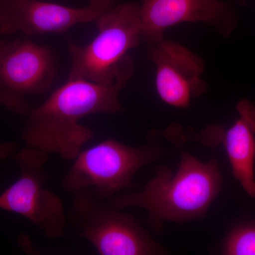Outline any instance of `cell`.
Returning a JSON list of instances; mask_svg holds the SVG:
<instances>
[{"instance_id":"cell-1","label":"cell","mask_w":255,"mask_h":255,"mask_svg":"<svg viewBox=\"0 0 255 255\" xmlns=\"http://www.w3.org/2000/svg\"><path fill=\"white\" fill-rule=\"evenodd\" d=\"M133 71V60L127 55L117 64L115 82L110 86L68 79L42 105L31 109L21 140L26 147L73 160L95 136L93 130L80 121L92 114L123 112L119 95Z\"/></svg>"},{"instance_id":"cell-2","label":"cell","mask_w":255,"mask_h":255,"mask_svg":"<svg viewBox=\"0 0 255 255\" xmlns=\"http://www.w3.org/2000/svg\"><path fill=\"white\" fill-rule=\"evenodd\" d=\"M165 136L180 152L177 172L160 166L141 190L110 199L117 209L145 210L147 222L157 232L166 222L185 223L204 218L223 187L216 156L203 162L184 150L185 137L176 126L167 129Z\"/></svg>"},{"instance_id":"cell-3","label":"cell","mask_w":255,"mask_h":255,"mask_svg":"<svg viewBox=\"0 0 255 255\" xmlns=\"http://www.w3.org/2000/svg\"><path fill=\"white\" fill-rule=\"evenodd\" d=\"M95 22L97 34L88 44L68 41L71 62L68 79L110 86L115 82L117 64L142 41L140 4H116Z\"/></svg>"},{"instance_id":"cell-4","label":"cell","mask_w":255,"mask_h":255,"mask_svg":"<svg viewBox=\"0 0 255 255\" xmlns=\"http://www.w3.org/2000/svg\"><path fill=\"white\" fill-rule=\"evenodd\" d=\"M164 154V149L153 140L130 146L107 139L81 150L63 177L62 186L72 194L89 189L98 197L110 200L131 187L137 172Z\"/></svg>"},{"instance_id":"cell-5","label":"cell","mask_w":255,"mask_h":255,"mask_svg":"<svg viewBox=\"0 0 255 255\" xmlns=\"http://www.w3.org/2000/svg\"><path fill=\"white\" fill-rule=\"evenodd\" d=\"M69 219L78 236L100 255L165 254L135 217L122 212L90 189L75 193Z\"/></svg>"},{"instance_id":"cell-6","label":"cell","mask_w":255,"mask_h":255,"mask_svg":"<svg viewBox=\"0 0 255 255\" xmlns=\"http://www.w3.org/2000/svg\"><path fill=\"white\" fill-rule=\"evenodd\" d=\"M11 157L19 177L0 194V209L23 216L49 239L63 238L67 224L63 201L46 187L48 154L25 146Z\"/></svg>"},{"instance_id":"cell-7","label":"cell","mask_w":255,"mask_h":255,"mask_svg":"<svg viewBox=\"0 0 255 255\" xmlns=\"http://www.w3.org/2000/svg\"><path fill=\"white\" fill-rule=\"evenodd\" d=\"M57 72L56 58L50 46L18 38L0 66V105L17 115L27 116L31 110L29 97L49 91Z\"/></svg>"},{"instance_id":"cell-8","label":"cell","mask_w":255,"mask_h":255,"mask_svg":"<svg viewBox=\"0 0 255 255\" xmlns=\"http://www.w3.org/2000/svg\"><path fill=\"white\" fill-rule=\"evenodd\" d=\"M116 4L117 0H90L85 6L73 7L41 0H0V34H61L76 25L95 22Z\"/></svg>"},{"instance_id":"cell-9","label":"cell","mask_w":255,"mask_h":255,"mask_svg":"<svg viewBox=\"0 0 255 255\" xmlns=\"http://www.w3.org/2000/svg\"><path fill=\"white\" fill-rule=\"evenodd\" d=\"M140 6L142 41L150 46L181 23H204L228 38L239 22L233 5L223 0H141Z\"/></svg>"},{"instance_id":"cell-10","label":"cell","mask_w":255,"mask_h":255,"mask_svg":"<svg viewBox=\"0 0 255 255\" xmlns=\"http://www.w3.org/2000/svg\"><path fill=\"white\" fill-rule=\"evenodd\" d=\"M148 59L155 66V88L164 103L189 108L191 100L205 93L204 60L187 47L163 39L151 46Z\"/></svg>"},{"instance_id":"cell-11","label":"cell","mask_w":255,"mask_h":255,"mask_svg":"<svg viewBox=\"0 0 255 255\" xmlns=\"http://www.w3.org/2000/svg\"><path fill=\"white\" fill-rule=\"evenodd\" d=\"M238 118L231 127L211 125L201 132L199 140L213 149L222 145L233 174L246 191L255 199V105L242 100L237 105Z\"/></svg>"},{"instance_id":"cell-12","label":"cell","mask_w":255,"mask_h":255,"mask_svg":"<svg viewBox=\"0 0 255 255\" xmlns=\"http://www.w3.org/2000/svg\"><path fill=\"white\" fill-rule=\"evenodd\" d=\"M223 255H255V221L238 225L223 243Z\"/></svg>"},{"instance_id":"cell-13","label":"cell","mask_w":255,"mask_h":255,"mask_svg":"<svg viewBox=\"0 0 255 255\" xmlns=\"http://www.w3.org/2000/svg\"><path fill=\"white\" fill-rule=\"evenodd\" d=\"M18 150V145L14 142H6L0 143V162L10 157H12Z\"/></svg>"},{"instance_id":"cell-14","label":"cell","mask_w":255,"mask_h":255,"mask_svg":"<svg viewBox=\"0 0 255 255\" xmlns=\"http://www.w3.org/2000/svg\"><path fill=\"white\" fill-rule=\"evenodd\" d=\"M18 41V38L14 40L0 39V66L6 54L13 48Z\"/></svg>"}]
</instances>
